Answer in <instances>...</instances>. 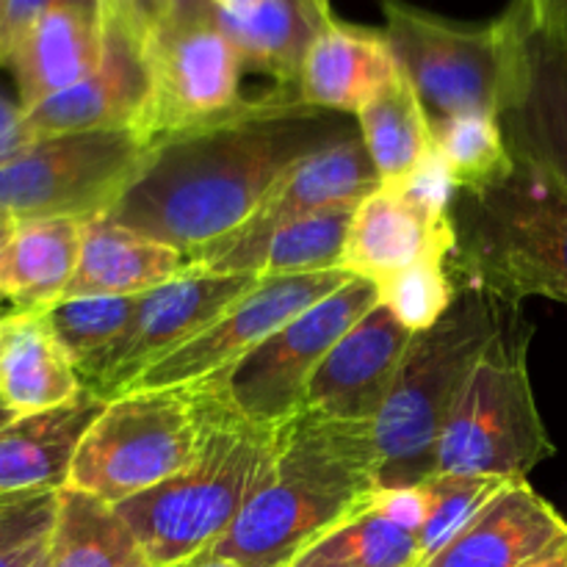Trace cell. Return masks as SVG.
Masks as SVG:
<instances>
[{
    "mask_svg": "<svg viewBox=\"0 0 567 567\" xmlns=\"http://www.w3.org/2000/svg\"><path fill=\"white\" fill-rule=\"evenodd\" d=\"M210 3H214L216 9H221V11H230V14H241V11L252 9L258 0H210Z\"/></svg>",
    "mask_w": 567,
    "mask_h": 567,
    "instance_id": "cell-40",
    "label": "cell"
},
{
    "mask_svg": "<svg viewBox=\"0 0 567 567\" xmlns=\"http://www.w3.org/2000/svg\"><path fill=\"white\" fill-rule=\"evenodd\" d=\"M382 491L374 421L299 410L280 424L264 482L230 529L203 554L238 567H288L316 537Z\"/></svg>",
    "mask_w": 567,
    "mask_h": 567,
    "instance_id": "cell-2",
    "label": "cell"
},
{
    "mask_svg": "<svg viewBox=\"0 0 567 567\" xmlns=\"http://www.w3.org/2000/svg\"><path fill=\"white\" fill-rule=\"evenodd\" d=\"M399 72L385 33L336 20L310 48L297 92L330 114H354Z\"/></svg>",
    "mask_w": 567,
    "mask_h": 567,
    "instance_id": "cell-22",
    "label": "cell"
},
{
    "mask_svg": "<svg viewBox=\"0 0 567 567\" xmlns=\"http://www.w3.org/2000/svg\"><path fill=\"white\" fill-rule=\"evenodd\" d=\"M172 3L175 0H97L105 25L120 28L138 48L150 37V31L158 25L161 17L169 11Z\"/></svg>",
    "mask_w": 567,
    "mask_h": 567,
    "instance_id": "cell-36",
    "label": "cell"
},
{
    "mask_svg": "<svg viewBox=\"0 0 567 567\" xmlns=\"http://www.w3.org/2000/svg\"><path fill=\"white\" fill-rule=\"evenodd\" d=\"M347 136L341 116L275 86L155 142L142 175L105 216L188 255L249 219L293 164Z\"/></svg>",
    "mask_w": 567,
    "mask_h": 567,
    "instance_id": "cell-1",
    "label": "cell"
},
{
    "mask_svg": "<svg viewBox=\"0 0 567 567\" xmlns=\"http://www.w3.org/2000/svg\"><path fill=\"white\" fill-rule=\"evenodd\" d=\"M147 103L136 133L155 144L236 109L241 55L210 0H175L142 44Z\"/></svg>",
    "mask_w": 567,
    "mask_h": 567,
    "instance_id": "cell-10",
    "label": "cell"
},
{
    "mask_svg": "<svg viewBox=\"0 0 567 567\" xmlns=\"http://www.w3.org/2000/svg\"><path fill=\"white\" fill-rule=\"evenodd\" d=\"M380 288V305H385L402 327L410 332L430 330L449 310L457 280L449 269V258H430L410 269L399 271Z\"/></svg>",
    "mask_w": 567,
    "mask_h": 567,
    "instance_id": "cell-34",
    "label": "cell"
},
{
    "mask_svg": "<svg viewBox=\"0 0 567 567\" xmlns=\"http://www.w3.org/2000/svg\"><path fill=\"white\" fill-rule=\"evenodd\" d=\"M358 125L382 186H408L435 158L432 120L402 70L358 111Z\"/></svg>",
    "mask_w": 567,
    "mask_h": 567,
    "instance_id": "cell-27",
    "label": "cell"
},
{
    "mask_svg": "<svg viewBox=\"0 0 567 567\" xmlns=\"http://www.w3.org/2000/svg\"><path fill=\"white\" fill-rule=\"evenodd\" d=\"M507 310L509 305L487 288L457 280V293L446 313L430 330L413 332L374 421L382 491L415 487L437 476V443L449 415Z\"/></svg>",
    "mask_w": 567,
    "mask_h": 567,
    "instance_id": "cell-4",
    "label": "cell"
},
{
    "mask_svg": "<svg viewBox=\"0 0 567 567\" xmlns=\"http://www.w3.org/2000/svg\"><path fill=\"white\" fill-rule=\"evenodd\" d=\"M6 3H9V0H0V20H3V11H6Z\"/></svg>",
    "mask_w": 567,
    "mask_h": 567,
    "instance_id": "cell-46",
    "label": "cell"
},
{
    "mask_svg": "<svg viewBox=\"0 0 567 567\" xmlns=\"http://www.w3.org/2000/svg\"><path fill=\"white\" fill-rule=\"evenodd\" d=\"M288 567H421V554L415 532L371 502L316 537Z\"/></svg>",
    "mask_w": 567,
    "mask_h": 567,
    "instance_id": "cell-29",
    "label": "cell"
},
{
    "mask_svg": "<svg viewBox=\"0 0 567 567\" xmlns=\"http://www.w3.org/2000/svg\"><path fill=\"white\" fill-rule=\"evenodd\" d=\"M532 324L509 305L437 443V474L526 480L554 449L532 391Z\"/></svg>",
    "mask_w": 567,
    "mask_h": 567,
    "instance_id": "cell-7",
    "label": "cell"
},
{
    "mask_svg": "<svg viewBox=\"0 0 567 567\" xmlns=\"http://www.w3.org/2000/svg\"><path fill=\"white\" fill-rule=\"evenodd\" d=\"M105 408L83 391L75 402L20 415L0 430V502L44 496L66 487L83 435Z\"/></svg>",
    "mask_w": 567,
    "mask_h": 567,
    "instance_id": "cell-21",
    "label": "cell"
},
{
    "mask_svg": "<svg viewBox=\"0 0 567 567\" xmlns=\"http://www.w3.org/2000/svg\"><path fill=\"white\" fill-rule=\"evenodd\" d=\"M449 203L452 183L437 155L408 186L374 188L354 208L343 269L382 286L421 260L449 258L454 249Z\"/></svg>",
    "mask_w": 567,
    "mask_h": 567,
    "instance_id": "cell-15",
    "label": "cell"
},
{
    "mask_svg": "<svg viewBox=\"0 0 567 567\" xmlns=\"http://www.w3.org/2000/svg\"><path fill=\"white\" fill-rule=\"evenodd\" d=\"M59 509V493L0 502V551L50 537Z\"/></svg>",
    "mask_w": 567,
    "mask_h": 567,
    "instance_id": "cell-35",
    "label": "cell"
},
{
    "mask_svg": "<svg viewBox=\"0 0 567 567\" xmlns=\"http://www.w3.org/2000/svg\"><path fill=\"white\" fill-rule=\"evenodd\" d=\"M496 122L509 155L567 188V0H509L496 17Z\"/></svg>",
    "mask_w": 567,
    "mask_h": 567,
    "instance_id": "cell-8",
    "label": "cell"
},
{
    "mask_svg": "<svg viewBox=\"0 0 567 567\" xmlns=\"http://www.w3.org/2000/svg\"><path fill=\"white\" fill-rule=\"evenodd\" d=\"M14 419H20V415H14L9 408H3V404H0V430H3L6 424H11Z\"/></svg>",
    "mask_w": 567,
    "mask_h": 567,
    "instance_id": "cell-44",
    "label": "cell"
},
{
    "mask_svg": "<svg viewBox=\"0 0 567 567\" xmlns=\"http://www.w3.org/2000/svg\"><path fill=\"white\" fill-rule=\"evenodd\" d=\"M50 567H150L116 504L61 487L50 532Z\"/></svg>",
    "mask_w": 567,
    "mask_h": 567,
    "instance_id": "cell-28",
    "label": "cell"
},
{
    "mask_svg": "<svg viewBox=\"0 0 567 567\" xmlns=\"http://www.w3.org/2000/svg\"><path fill=\"white\" fill-rule=\"evenodd\" d=\"M31 567H50V546H48V551H44L42 557H39L37 563H33Z\"/></svg>",
    "mask_w": 567,
    "mask_h": 567,
    "instance_id": "cell-45",
    "label": "cell"
},
{
    "mask_svg": "<svg viewBox=\"0 0 567 567\" xmlns=\"http://www.w3.org/2000/svg\"><path fill=\"white\" fill-rule=\"evenodd\" d=\"M280 424L236 410L186 471L116 504L150 567L192 563L230 529L269 471Z\"/></svg>",
    "mask_w": 567,
    "mask_h": 567,
    "instance_id": "cell-6",
    "label": "cell"
},
{
    "mask_svg": "<svg viewBox=\"0 0 567 567\" xmlns=\"http://www.w3.org/2000/svg\"><path fill=\"white\" fill-rule=\"evenodd\" d=\"M48 546H50V537H44V540L28 543V546L0 551V567H31L44 551H48Z\"/></svg>",
    "mask_w": 567,
    "mask_h": 567,
    "instance_id": "cell-39",
    "label": "cell"
},
{
    "mask_svg": "<svg viewBox=\"0 0 567 567\" xmlns=\"http://www.w3.org/2000/svg\"><path fill=\"white\" fill-rule=\"evenodd\" d=\"M354 275L347 269L316 271V275L264 277L249 293H244L227 313L205 327L194 341L172 352L153 369L144 371L127 391L144 388L192 385L208 377H225L244 358L269 341L277 330L313 308L324 297L347 286Z\"/></svg>",
    "mask_w": 567,
    "mask_h": 567,
    "instance_id": "cell-16",
    "label": "cell"
},
{
    "mask_svg": "<svg viewBox=\"0 0 567 567\" xmlns=\"http://www.w3.org/2000/svg\"><path fill=\"white\" fill-rule=\"evenodd\" d=\"M513 480H496V476H454L437 474L426 480L430 493V513L421 529L415 532L419 540L421 565L435 557L498 491Z\"/></svg>",
    "mask_w": 567,
    "mask_h": 567,
    "instance_id": "cell-33",
    "label": "cell"
},
{
    "mask_svg": "<svg viewBox=\"0 0 567 567\" xmlns=\"http://www.w3.org/2000/svg\"><path fill=\"white\" fill-rule=\"evenodd\" d=\"M181 567H238L233 563H227V559H214V557H197L192 559V563L181 565Z\"/></svg>",
    "mask_w": 567,
    "mask_h": 567,
    "instance_id": "cell-41",
    "label": "cell"
},
{
    "mask_svg": "<svg viewBox=\"0 0 567 567\" xmlns=\"http://www.w3.org/2000/svg\"><path fill=\"white\" fill-rule=\"evenodd\" d=\"M83 393L75 363L42 313L0 316V404L14 415L64 408Z\"/></svg>",
    "mask_w": 567,
    "mask_h": 567,
    "instance_id": "cell-24",
    "label": "cell"
},
{
    "mask_svg": "<svg viewBox=\"0 0 567 567\" xmlns=\"http://www.w3.org/2000/svg\"><path fill=\"white\" fill-rule=\"evenodd\" d=\"M103 42L97 0H70L44 11L6 61L14 72L17 103L31 111L92 75L103 59Z\"/></svg>",
    "mask_w": 567,
    "mask_h": 567,
    "instance_id": "cell-20",
    "label": "cell"
},
{
    "mask_svg": "<svg viewBox=\"0 0 567 567\" xmlns=\"http://www.w3.org/2000/svg\"><path fill=\"white\" fill-rule=\"evenodd\" d=\"M360 203L332 205L282 227L266 247L260 260L264 277L316 275V271L343 269L349 225Z\"/></svg>",
    "mask_w": 567,
    "mask_h": 567,
    "instance_id": "cell-31",
    "label": "cell"
},
{
    "mask_svg": "<svg viewBox=\"0 0 567 567\" xmlns=\"http://www.w3.org/2000/svg\"><path fill=\"white\" fill-rule=\"evenodd\" d=\"M11 230H14V219H9V216L0 214V247H3V244L9 241Z\"/></svg>",
    "mask_w": 567,
    "mask_h": 567,
    "instance_id": "cell-42",
    "label": "cell"
},
{
    "mask_svg": "<svg viewBox=\"0 0 567 567\" xmlns=\"http://www.w3.org/2000/svg\"><path fill=\"white\" fill-rule=\"evenodd\" d=\"M225 377L109 399L83 435L66 487L122 504L186 471L236 413Z\"/></svg>",
    "mask_w": 567,
    "mask_h": 567,
    "instance_id": "cell-5",
    "label": "cell"
},
{
    "mask_svg": "<svg viewBox=\"0 0 567 567\" xmlns=\"http://www.w3.org/2000/svg\"><path fill=\"white\" fill-rule=\"evenodd\" d=\"M103 59L92 75L66 92L25 111L33 136L92 131H136L147 103L142 48L114 25H105Z\"/></svg>",
    "mask_w": 567,
    "mask_h": 567,
    "instance_id": "cell-19",
    "label": "cell"
},
{
    "mask_svg": "<svg viewBox=\"0 0 567 567\" xmlns=\"http://www.w3.org/2000/svg\"><path fill=\"white\" fill-rule=\"evenodd\" d=\"M260 280L264 275H208L186 269L175 280L142 293L125 336L78 365L83 391L103 402L125 393L144 371L194 341Z\"/></svg>",
    "mask_w": 567,
    "mask_h": 567,
    "instance_id": "cell-14",
    "label": "cell"
},
{
    "mask_svg": "<svg viewBox=\"0 0 567 567\" xmlns=\"http://www.w3.org/2000/svg\"><path fill=\"white\" fill-rule=\"evenodd\" d=\"M0 305H3V299H0ZM0 316H3V313H0Z\"/></svg>",
    "mask_w": 567,
    "mask_h": 567,
    "instance_id": "cell-47",
    "label": "cell"
},
{
    "mask_svg": "<svg viewBox=\"0 0 567 567\" xmlns=\"http://www.w3.org/2000/svg\"><path fill=\"white\" fill-rule=\"evenodd\" d=\"M413 332L385 305H374L321 360L305 410L338 421H377Z\"/></svg>",
    "mask_w": 567,
    "mask_h": 567,
    "instance_id": "cell-17",
    "label": "cell"
},
{
    "mask_svg": "<svg viewBox=\"0 0 567 567\" xmlns=\"http://www.w3.org/2000/svg\"><path fill=\"white\" fill-rule=\"evenodd\" d=\"M567 551V520L513 480L421 567H532Z\"/></svg>",
    "mask_w": 567,
    "mask_h": 567,
    "instance_id": "cell-18",
    "label": "cell"
},
{
    "mask_svg": "<svg viewBox=\"0 0 567 567\" xmlns=\"http://www.w3.org/2000/svg\"><path fill=\"white\" fill-rule=\"evenodd\" d=\"M380 186L363 138L354 133L338 138L293 164L236 230L188 252V269L208 275H260L266 247L282 227L332 205L360 203Z\"/></svg>",
    "mask_w": 567,
    "mask_h": 567,
    "instance_id": "cell-12",
    "label": "cell"
},
{
    "mask_svg": "<svg viewBox=\"0 0 567 567\" xmlns=\"http://www.w3.org/2000/svg\"><path fill=\"white\" fill-rule=\"evenodd\" d=\"M532 567H567V551L557 554V557H551V559H546V563L532 565Z\"/></svg>",
    "mask_w": 567,
    "mask_h": 567,
    "instance_id": "cell-43",
    "label": "cell"
},
{
    "mask_svg": "<svg viewBox=\"0 0 567 567\" xmlns=\"http://www.w3.org/2000/svg\"><path fill=\"white\" fill-rule=\"evenodd\" d=\"M216 20L244 66L266 72L277 86L297 89L310 48L338 17L330 0H258L241 14L216 9Z\"/></svg>",
    "mask_w": 567,
    "mask_h": 567,
    "instance_id": "cell-25",
    "label": "cell"
},
{
    "mask_svg": "<svg viewBox=\"0 0 567 567\" xmlns=\"http://www.w3.org/2000/svg\"><path fill=\"white\" fill-rule=\"evenodd\" d=\"M449 219L457 280L520 308L529 297L567 305V188L513 158L507 175L476 192H452Z\"/></svg>",
    "mask_w": 567,
    "mask_h": 567,
    "instance_id": "cell-3",
    "label": "cell"
},
{
    "mask_svg": "<svg viewBox=\"0 0 567 567\" xmlns=\"http://www.w3.org/2000/svg\"><path fill=\"white\" fill-rule=\"evenodd\" d=\"M138 297H66L39 313L78 369L125 336Z\"/></svg>",
    "mask_w": 567,
    "mask_h": 567,
    "instance_id": "cell-32",
    "label": "cell"
},
{
    "mask_svg": "<svg viewBox=\"0 0 567 567\" xmlns=\"http://www.w3.org/2000/svg\"><path fill=\"white\" fill-rule=\"evenodd\" d=\"M70 3V0H9L3 11V20H0V66H6L11 50L20 42L22 33L44 14L53 6Z\"/></svg>",
    "mask_w": 567,
    "mask_h": 567,
    "instance_id": "cell-37",
    "label": "cell"
},
{
    "mask_svg": "<svg viewBox=\"0 0 567 567\" xmlns=\"http://www.w3.org/2000/svg\"><path fill=\"white\" fill-rule=\"evenodd\" d=\"M186 269L188 260L181 249L131 230L111 216H94L83 221L81 258L66 297H138Z\"/></svg>",
    "mask_w": 567,
    "mask_h": 567,
    "instance_id": "cell-23",
    "label": "cell"
},
{
    "mask_svg": "<svg viewBox=\"0 0 567 567\" xmlns=\"http://www.w3.org/2000/svg\"><path fill=\"white\" fill-rule=\"evenodd\" d=\"M81 219L14 221L0 247V299L14 310L39 313L66 297L81 258Z\"/></svg>",
    "mask_w": 567,
    "mask_h": 567,
    "instance_id": "cell-26",
    "label": "cell"
},
{
    "mask_svg": "<svg viewBox=\"0 0 567 567\" xmlns=\"http://www.w3.org/2000/svg\"><path fill=\"white\" fill-rule=\"evenodd\" d=\"M437 164L446 172L452 192H476L513 166L496 116H457L432 122Z\"/></svg>",
    "mask_w": 567,
    "mask_h": 567,
    "instance_id": "cell-30",
    "label": "cell"
},
{
    "mask_svg": "<svg viewBox=\"0 0 567 567\" xmlns=\"http://www.w3.org/2000/svg\"><path fill=\"white\" fill-rule=\"evenodd\" d=\"M155 144L136 131L42 136L0 166V214L9 219H81L111 214L142 175Z\"/></svg>",
    "mask_w": 567,
    "mask_h": 567,
    "instance_id": "cell-9",
    "label": "cell"
},
{
    "mask_svg": "<svg viewBox=\"0 0 567 567\" xmlns=\"http://www.w3.org/2000/svg\"><path fill=\"white\" fill-rule=\"evenodd\" d=\"M33 142H37V136L25 120V109L0 94V166L14 161Z\"/></svg>",
    "mask_w": 567,
    "mask_h": 567,
    "instance_id": "cell-38",
    "label": "cell"
},
{
    "mask_svg": "<svg viewBox=\"0 0 567 567\" xmlns=\"http://www.w3.org/2000/svg\"><path fill=\"white\" fill-rule=\"evenodd\" d=\"M374 305H380V288L363 277H352L336 293L288 321L236 369L227 371L233 404L247 419L264 424H280L305 410L308 385L321 360Z\"/></svg>",
    "mask_w": 567,
    "mask_h": 567,
    "instance_id": "cell-13",
    "label": "cell"
},
{
    "mask_svg": "<svg viewBox=\"0 0 567 567\" xmlns=\"http://www.w3.org/2000/svg\"><path fill=\"white\" fill-rule=\"evenodd\" d=\"M388 44L432 122L496 116L502 53L496 22L465 25L404 0H382Z\"/></svg>",
    "mask_w": 567,
    "mask_h": 567,
    "instance_id": "cell-11",
    "label": "cell"
}]
</instances>
